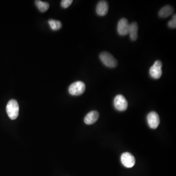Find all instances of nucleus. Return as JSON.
Returning <instances> with one entry per match:
<instances>
[{"mask_svg": "<svg viewBox=\"0 0 176 176\" xmlns=\"http://www.w3.org/2000/svg\"><path fill=\"white\" fill-rule=\"evenodd\" d=\"M6 110L9 118L12 120L16 119L19 112V106L17 101L15 99L11 100L7 103Z\"/></svg>", "mask_w": 176, "mask_h": 176, "instance_id": "obj_1", "label": "nucleus"}, {"mask_svg": "<svg viewBox=\"0 0 176 176\" xmlns=\"http://www.w3.org/2000/svg\"><path fill=\"white\" fill-rule=\"evenodd\" d=\"M99 58L102 62L109 68H114L117 66V59L109 52L104 51L99 55Z\"/></svg>", "mask_w": 176, "mask_h": 176, "instance_id": "obj_2", "label": "nucleus"}, {"mask_svg": "<svg viewBox=\"0 0 176 176\" xmlns=\"http://www.w3.org/2000/svg\"><path fill=\"white\" fill-rule=\"evenodd\" d=\"M86 86L82 81H77L70 85L68 88V92L71 95L75 96L81 95L84 93Z\"/></svg>", "mask_w": 176, "mask_h": 176, "instance_id": "obj_3", "label": "nucleus"}, {"mask_svg": "<svg viewBox=\"0 0 176 176\" xmlns=\"http://www.w3.org/2000/svg\"><path fill=\"white\" fill-rule=\"evenodd\" d=\"M162 63L161 61L156 60L150 68L149 73L151 77L154 79H159L162 75Z\"/></svg>", "mask_w": 176, "mask_h": 176, "instance_id": "obj_4", "label": "nucleus"}, {"mask_svg": "<svg viewBox=\"0 0 176 176\" xmlns=\"http://www.w3.org/2000/svg\"><path fill=\"white\" fill-rule=\"evenodd\" d=\"M114 102L115 108L119 111H124L127 109V101L122 95H117L114 99Z\"/></svg>", "mask_w": 176, "mask_h": 176, "instance_id": "obj_5", "label": "nucleus"}, {"mask_svg": "<svg viewBox=\"0 0 176 176\" xmlns=\"http://www.w3.org/2000/svg\"><path fill=\"white\" fill-rule=\"evenodd\" d=\"M121 161L122 165L127 168H132L136 163V160L134 156L129 152H125L122 154Z\"/></svg>", "mask_w": 176, "mask_h": 176, "instance_id": "obj_6", "label": "nucleus"}, {"mask_svg": "<svg viewBox=\"0 0 176 176\" xmlns=\"http://www.w3.org/2000/svg\"><path fill=\"white\" fill-rule=\"evenodd\" d=\"M130 24L126 19H121L117 24V31L119 35L124 36L129 34Z\"/></svg>", "mask_w": 176, "mask_h": 176, "instance_id": "obj_7", "label": "nucleus"}, {"mask_svg": "<svg viewBox=\"0 0 176 176\" xmlns=\"http://www.w3.org/2000/svg\"><path fill=\"white\" fill-rule=\"evenodd\" d=\"M147 122L151 128L156 129L160 123V117L155 112H151L147 116Z\"/></svg>", "mask_w": 176, "mask_h": 176, "instance_id": "obj_8", "label": "nucleus"}, {"mask_svg": "<svg viewBox=\"0 0 176 176\" xmlns=\"http://www.w3.org/2000/svg\"><path fill=\"white\" fill-rule=\"evenodd\" d=\"M109 5L105 1H101L97 4L96 8V13L98 15L103 16L108 13Z\"/></svg>", "mask_w": 176, "mask_h": 176, "instance_id": "obj_9", "label": "nucleus"}, {"mask_svg": "<svg viewBox=\"0 0 176 176\" xmlns=\"http://www.w3.org/2000/svg\"><path fill=\"white\" fill-rule=\"evenodd\" d=\"M99 118V113L96 111L89 112L84 118L85 123L87 125H91L95 123Z\"/></svg>", "mask_w": 176, "mask_h": 176, "instance_id": "obj_10", "label": "nucleus"}, {"mask_svg": "<svg viewBox=\"0 0 176 176\" xmlns=\"http://www.w3.org/2000/svg\"><path fill=\"white\" fill-rule=\"evenodd\" d=\"M174 8L172 6L170 5H167L161 8L159 12V16L160 17L165 18L168 17L170 15H171L174 12Z\"/></svg>", "mask_w": 176, "mask_h": 176, "instance_id": "obj_11", "label": "nucleus"}, {"mask_svg": "<svg viewBox=\"0 0 176 176\" xmlns=\"http://www.w3.org/2000/svg\"><path fill=\"white\" fill-rule=\"evenodd\" d=\"M138 24L136 22H133L130 24L129 34L132 41L137 40L138 37Z\"/></svg>", "mask_w": 176, "mask_h": 176, "instance_id": "obj_12", "label": "nucleus"}, {"mask_svg": "<svg viewBox=\"0 0 176 176\" xmlns=\"http://www.w3.org/2000/svg\"><path fill=\"white\" fill-rule=\"evenodd\" d=\"M35 2L37 8H38L39 10L42 12L46 11L49 9V7H50V5L48 2H44L39 0L35 1Z\"/></svg>", "mask_w": 176, "mask_h": 176, "instance_id": "obj_13", "label": "nucleus"}, {"mask_svg": "<svg viewBox=\"0 0 176 176\" xmlns=\"http://www.w3.org/2000/svg\"><path fill=\"white\" fill-rule=\"evenodd\" d=\"M48 23H49L50 27L52 30H57L58 29H60L61 28L62 23L60 21L53 20V19H50L48 21Z\"/></svg>", "mask_w": 176, "mask_h": 176, "instance_id": "obj_14", "label": "nucleus"}, {"mask_svg": "<svg viewBox=\"0 0 176 176\" xmlns=\"http://www.w3.org/2000/svg\"><path fill=\"white\" fill-rule=\"evenodd\" d=\"M73 1L72 0H63L61 2V6L63 8H67L70 7Z\"/></svg>", "mask_w": 176, "mask_h": 176, "instance_id": "obj_15", "label": "nucleus"}, {"mask_svg": "<svg viewBox=\"0 0 176 176\" xmlns=\"http://www.w3.org/2000/svg\"><path fill=\"white\" fill-rule=\"evenodd\" d=\"M168 26L170 28L174 29L176 28V14H174L173 16L172 19L168 22Z\"/></svg>", "mask_w": 176, "mask_h": 176, "instance_id": "obj_16", "label": "nucleus"}]
</instances>
